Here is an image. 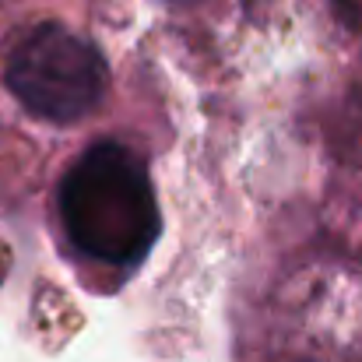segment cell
I'll list each match as a JSON object with an SVG mask.
<instances>
[{"instance_id": "1", "label": "cell", "mask_w": 362, "mask_h": 362, "mask_svg": "<svg viewBox=\"0 0 362 362\" xmlns=\"http://www.w3.org/2000/svg\"><path fill=\"white\" fill-rule=\"evenodd\" d=\"M60 222L92 260H141L158 236V204L137 155L117 141L88 148L60 183Z\"/></svg>"}, {"instance_id": "2", "label": "cell", "mask_w": 362, "mask_h": 362, "mask_svg": "<svg viewBox=\"0 0 362 362\" xmlns=\"http://www.w3.org/2000/svg\"><path fill=\"white\" fill-rule=\"evenodd\" d=\"M4 81L32 117L74 123L99 106L106 60L88 39L60 25H39L11 49Z\"/></svg>"}]
</instances>
